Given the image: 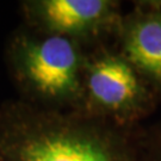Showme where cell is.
Returning a JSON list of instances; mask_svg holds the SVG:
<instances>
[{
  "instance_id": "6da1fadb",
  "label": "cell",
  "mask_w": 161,
  "mask_h": 161,
  "mask_svg": "<svg viewBox=\"0 0 161 161\" xmlns=\"http://www.w3.org/2000/svg\"><path fill=\"white\" fill-rule=\"evenodd\" d=\"M141 127L8 99L0 104V161H141Z\"/></svg>"
},
{
  "instance_id": "8992f818",
  "label": "cell",
  "mask_w": 161,
  "mask_h": 161,
  "mask_svg": "<svg viewBox=\"0 0 161 161\" xmlns=\"http://www.w3.org/2000/svg\"><path fill=\"white\" fill-rule=\"evenodd\" d=\"M141 161H161V117L138 130Z\"/></svg>"
},
{
  "instance_id": "7a4b0ae2",
  "label": "cell",
  "mask_w": 161,
  "mask_h": 161,
  "mask_svg": "<svg viewBox=\"0 0 161 161\" xmlns=\"http://www.w3.org/2000/svg\"><path fill=\"white\" fill-rule=\"evenodd\" d=\"M87 49L20 23L8 35L4 60L18 99L61 112L78 111Z\"/></svg>"
},
{
  "instance_id": "277c9868",
  "label": "cell",
  "mask_w": 161,
  "mask_h": 161,
  "mask_svg": "<svg viewBox=\"0 0 161 161\" xmlns=\"http://www.w3.org/2000/svg\"><path fill=\"white\" fill-rule=\"evenodd\" d=\"M19 13L22 23L91 49L114 42L124 12L116 0H23Z\"/></svg>"
},
{
  "instance_id": "3957f363",
  "label": "cell",
  "mask_w": 161,
  "mask_h": 161,
  "mask_svg": "<svg viewBox=\"0 0 161 161\" xmlns=\"http://www.w3.org/2000/svg\"><path fill=\"white\" fill-rule=\"evenodd\" d=\"M159 108L153 90L114 42L87 49L81 102L75 112L135 129L144 125Z\"/></svg>"
},
{
  "instance_id": "5b68a950",
  "label": "cell",
  "mask_w": 161,
  "mask_h": 161,
  "mask_svg": "<svg viewBox=\"0 0 161 161\" xmlns=\"http://www.w3.org/2000/svg\"><path fill=\"white\" fill-rule=\"evenodd\" d=\"M114 44L149 85L161 109V0L132 1Z\"/></svg>"
}]
</instances>
